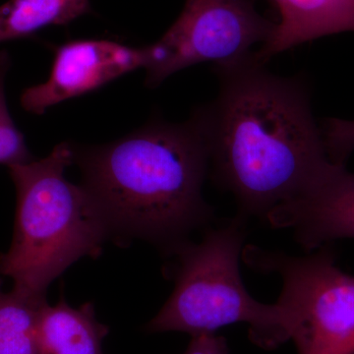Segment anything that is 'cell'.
<instances>
[{"mask_svg":"<svg viewBox=\"0 0 354 354\" xmlns=\"http://www.w3.org/2000/svg\"><path fill=\"white\" fill-rule=\"evenodd\" d=\"M255 53L216 66L220 93L192 120L209 153V171L232 193L239 218H266L297 195L328 155L306 79L281 77Z\"/></svg>","mask_w":354,"mask_h":354,"instance_id":"obj_1","label":"cell"},{"mask_svg":"<svg viewBox=\"0 0 354 354\" xmlns=\"http://www.w3.org/2000/svg\"><path fill=\"white\" fill-rule=\"evenodd\" d=\"M75 162L118 245L140 239L169 254L213 220L202 192L208 149L192 120L156 121L111 143L74 149Z\"/></svg>","mask_w":354,"mask_h":354,"instance_id":"obj_2","label":"cell"},{"mask_svg":"<svg viewBox=\"0 0 354 354\" xmlns=\"http://www.w3.org/2000/svg\"><path fill=\"white\" fill-rule=\"evenodd\" d=\"M74 148L58 144L48 157L9 165L17 195L12 242L0 254V274L12 290L46 300L50 283L109 241L106 223L82 185L67 180Z\"/></svg>","mask_w":354,"mask_h":354,"instance_id":"obj_3","label":"cell"},{"mask_svg":"<svg viewBox=\"0 0 354 354\" xmlns=\"http://www.w3.org/2000/svg\"><path fill=\"white\" fill-rule=\"evenodd\" d=\"M245 221L236 218L208 228L201 241H187L172 249L174 288L148 333L181 332L191 337L216 334L232 324L246 323L249 339L260 348L274 349L291 339L288 312L279 302L265 304L249 293L242 281L239 260L245 241Z\"/></svg>","mask_w":354,"mask_h":354,"instance_id":"obj_4","label":"cell"},{"mask_svg":"<svg viewBox=\"0 0 354 354\" xmlns=\"http://www.w3.org/2000/svg\"><path fill=\"white\" fill-rule=\"evenodd\" d=\"M242 258L254 271L281 277L278 301L290 314L298 354H354V276L329 247L298 257L247 245Z\"/></svg>","mask_w":354,"mask_h":354,"instance_id":"obj_5","label":"cell"},{"mask_svg":"<svg viewBox=\"0 0 354 354\" xmlns=\"http://www.w3.org/2000/svg\"><path fill=\"white\" fill-rule=\"evenodd\" d=\"M277 22L256 10L254 0H186L183 12L157 43L146 46V83L157 87L172 74L199 64L223 66L267 43Z\"/></svg>","mask_w":354,"mask_h":354,"instance_id":"obj_6","label":"cell"},{"mask_svg":"<svg viewBox=\"0 0 354 354\" xmlns=\"http://www.w3.org/2000/svg\"><path fill=\"white\" fill-rule=\"evenodd\" d=\"M146 48H130L104 39H78L55 50L50 77L26 88L21 106L28 113L43 114L59 102L104 87L139 68H145Z\"/></svg>","mask_w":354,"mask_h":354,"instance_id":"obj_7","label":"cell"},{"mask_svg":"<svg viewBox=\"0 0 354 354\" xmlns=\"http://www.w3.org/2000/svg\"><path fill=\"white\" fill-rule=\"evenodd\" d=\"M266 221L274 228H290L307 251L354 239V172L328 158L304 189L272 209Z\"/></svg>","mask_w":354,"mask_h":354,"instance_id":"obj_8","label":"cell"},{"mask_svg":"<svg viewBox=\"0 0 354 354\" xmlns=\"http://www.w3.org/2000/svg\"><path fill=\"white\" fill-rule=\"evenodd\" d=\"M279 15L276 30L256 57L266 62L314 39L354 32V0H269Z\"/></svg>","mask_w":354,"mask_h":354,"instance_id":"obj_9","label":"cell"},{"mask_svg":"<svg viewBox=\"0 0 354 354\" xmlns=\"http://www.w3.org/2000/svg\"><path fill=\"white\" fill-rule=\"evenodd\" d=\"M108 326L99 322L94 304L70 306L64 295L55 305L46 302L39 312L38 354H104Z\"/></svg>","mask_w":354,"mask_h":354,"instance_id":"obj_10","label":"cell"},{"mask_svg":"<svg viewBox=\"0 0 354 354\" xmlns=\"http://www.w3.org/2000/svg\"><path fill=\"white\" fill-rule=\"evenodd\" d=\"M90 10L88 0H8L0 6V43L68 24Z\"/></svg>","mask_w":354,"mask_h":354,"instance_id":"obj_11","label":"cell"},{"mask_svg":"<svg viewBox=\"0 0 354 354\" xmlns=\"http://www.w3.org/2000/svg\"><path fill=\"white\" fill-rule=\"evenodd\" d=\"M2 286L0 277V354H38L39 312L48 301L6 292Z\"/></svg>","mask_w":354,"mask_h":354,"instance_id":"obj_12","label":"cell"},{"mask_svg":"<svg viewBox=\"0 0 354 354\" xmlns=\"http://www.w3.org/2000/svg\"><path fill=\"white\" fill-rule=\"evenodd\" d=\"M10 65L8 53L0 51V165L6 167L34 160L26 145L24 135L16 127L7 106L6 78Z\"/></svg>","mask_w":354,"mask_h":354,"instance_id":"obj_13","label":"cell"},{"mask_svg":"<svg viewBox=\"0 0 354 354\" xmlns=\"http://www.w3.org/2000/svg\"><path fill=\"white\" fill-rule=\"evenodd\" d=\"M321 130L330 162L344 165L354 150V120L328 118Z\"/></svg>","mask_w":354,"mask_h":354,"instance_id":"obj_14","label":"cell"},{"mask_svg":"<svg viewBox=\"0 0 354 354\" xmlns=\"http://www.w3.org/2000/svg\"><path fill=\"white\" fill-rule=\"evenodd\" d=\"M183 354H230L227 339L216 334L195 335Z\"/></svg>","mask_w":354,"mask_h":354,"instance_id":"obj_15","label":"cell"}]
</instances>
